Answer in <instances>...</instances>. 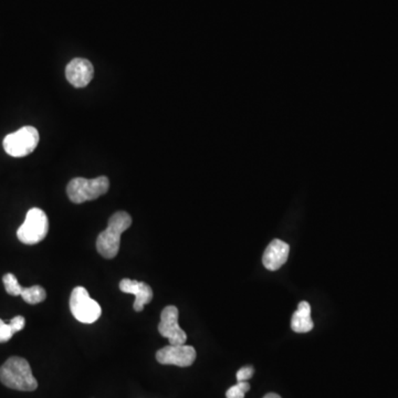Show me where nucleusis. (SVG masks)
<instances>
[{
  "label": "nucleus",
  "mask_w": 398,
  "mask_h": 398,
  "mask_svg": "<svg viewBox=\"0 0 398 398\" xmlns=\"http://www.w3.org/2000/svg\"><path fill=\"white\" fill-rule=\"evenodd\" d=\"M0 382L6 388L22 392H32L38 388L37 380L27 360L18 356L8 358L0 367Z\"/></svg>",
  "instance_id": "1"
},
{
  "label": "nucleus",
  "mask_w": 398,
  "mask_h": 398,
  "mask_svg": "<svg viewBox=\"0 0 398 398\" xmlns=\"http://www.w3.org/2000/svg\"><path fill=\"white\" fill-rule=\"evenodd\" d=\"M132 224V217L125 211H118L111 216L107 229L96 239V249L102 257L113 259L120 250L121 236Z\"/></svg>",
  "instance_id": "2"
},
{
  "label": "nucleus",
  "mask_w": 398,
  "mask_h": 398,
  "mask_svg": "<svg viewBox=\"0 0 398 398\" xmlns=\"http://www.w3.org/2000/svg\"><path fill=\"white\" fill-rule=\"evenodd\" d=\"M109 187L110 182L105 176L96 177L93 179L77 177L68 184L67 194L72 203L82 204L105 195Z\"/></svg>",
  "instance_id": "3"
},
{
  "label": "nucleus",
  "mask_w": 398,
  "mask_h": 398,
  "mask_svg": "<svg viewBox=\"0 0 398 398\" xmlns=\"http://www.w3.org/2000/svg\"><path fill=\"white\" fill-rule=\"evenodd\" d=\"M48 231L46 213L40 208H32L28 211L24 224L17 230V237L24 245H37L46 238Z\"/></svg>",
  "instance_id": "4"
},
{
  "label": "nucleus",
  "mask_w": 398,
  "mask_h": 398,
  "mask_svg": "<svg viewBox=\"0 0 398 398\" xmlns=\"http://www.w3.org/2000/svg\"><path fill=\"white\" fill-rule=\"evenodd\" d=\"M39 143V133L33 126H24L3 139V148L13 158L29 155Z\"/></svg>",
  "instance_id": "5"
},
{
  "label": "nucleus",
  "mask_w": 398,
  "mask_h": 398,
  "mask_svg": "<svg viewBox=\"0 0 398 398\" xmlns=\"http://www.w3.org/2000/svg\"><path fill=\"white\" fill-rule=\"evenodd\" d=\"M70 310L81 323H94L101 316L102 309L83 286L73 289L70 297Z\"/></svg>",
  "instance_id": "6"
},
{
  "label": "nucleus",
  "mask_w": 398,
  "mask_h": 398,
  "mask_svg": "<svg viewBox=\"0 0 398 398\" xmlns=\"http://www.w3.org/2000/svg\"><path fill=\"white\" fill-rule=\"evenodd\" d=\"M158 332L169 339L171 345H183L187 341V335L179 326L178 309L174 305H169L162 311Z\"/></svg>",
  "instance_id": "7"
},
{
  "label": "nucleus",
  "mask_w": 398,
  "mask_h": 398,
  "mask_svg": "<svg viewBox=\"0 0 398 398\" xmlns=\"http://www.w3.org/2000/svg\"><path fill=\"white\" fill-rule=\"evenodd\" d=\"M156 360L163 365L188 367L195 362L196 350L190 345L169 344L156 353Z\"/></svg>",
  "instance_id": "8"
},
{
  "label": "nucleus",
  "mask_w": 398,
  "mask_h": 398,
  "mask_svg": "<svg viewBox=\"0 0 398 398\" xmlns=\"http://www.w3.org/2000/svg\"><path fill=\"white\" fill-rule=\"evenodd\" d=\"M94 68L86 59L77 58L70 61L66 68V77L75 88H84L93 79Z\"/></svg>",
  "instance_id": "9"
},
{
  "label": "nucleus",
  "mask_w": 398,
  "mask_h": 398,
  "mask_svg": "<svg viewBox=\"0 0 398 398\" xmlns=\"http://www.w3.org/2000/svg\"><path fill=\"white\" fill-rule=\"evenodd\" d=\"M289 252L290 247L288 243L280 239H275L266 248L265 254L262 257V263L268 270H278L288 260Z\"/></svg>",
  "instance_id": "10"
},
{
  "label": "nucleus",
  "mask_w": 398,
  "mask_h": 398,
  "mask_svg": "<svg viewBox=\"0 0 398 398\" xmlns=\"http://www.w3.org/2000/svg\"><path fill=\"white\" fill-rule=\"evenodd\" d=\"M120 290L124 293L135 296L134 310L137 312L143 311L145 305H148L153 299L152 288L145 282H139V281L132 280V279H123L120 282Z\"/></svg>",
  "instance_id": "11"
},
{
  "label": "nucleus",
  "mask_w": 398,
  "mask_h": 398,
  "mask_svg": "<svg viewBox=\"0 0 398 398\" xmlns=\"http://www.w3.org/2000/svg\"><path fill=\"white\" fill-rule=\"evenodd\" d=\"M311 307L307 301H301L291 319V328L296 333H307L313 329Z\"/></svg>",
  "instance_id": "12"
},
{
  "label": "nucleus",
  "mask_w": 398,
  "mask_h": 398,
  "mask_svg": "<svg viewBox=\"0 0 398 398\" xmlns=\"http://www.w3.org/2000/svg\"><path fill=\"white\" fill-rule=\"evenodd\" d=\"M22 299L29 305H38L43 303L46 299V290L40 286H32L29 288H22Z\"/></svg>",
  "instance_id": "13"
},
{
  "label": "nucleus",
  "mask_w": 398,
  "mask_h": 398,
  "mask_svg": "<svg viewBox=\"0 0 398 398\" xmlns=\"http://www.w3.org/2000/svg\"><path fill=\"white\" fill-rule=\"evenodd\" d=\"M3 282L7 293L14 296V297L22 294V286H20L16 277L13 273H7V275H3Z\"/></svg>",
  "instance_id": "14"
},
{
  "label": "nucleus",
  "mask_w": 398,
  "mask_h": 398,
  "mask_svg": "<svg viewBox=\"0 0 398 398\" xmlns=\"http://www.w3.org/2000/svg\"><path fill=\"white\" fill-rule=\"evenodd\" d=\"M249 390H250V385L248 382H238L227 390L226 397L245 398V395Z\"/></svg>",
  "instance_id": "15"
},
{
  "label": "nucleus",
  "mask_w": 398,
  "mask_h": 398,
  "mask_svg": "<svg viewBox=\"0 0 398 398\" xmlns=\"http://www.w3.org/2000/svg\"><path fill=\"white\" fill-rule=\"evenodd\" d=\"M15 335L14 330L10 324H7L0 319V343L8 342L9 339Z\"/></svg>",
  "instance_id": "16"
},
{
  "label": "nucleus",
  "mask_w": 398,
  "mask_h": 398,
  "mask_svg": "<svg viewBox=\"0 0 398 398\" xmlns=\"http://www.w3.org/2000/svg\"><path fill=\"white\" fill-rule=\"evenodd\" d=\"M254 374V369L252 367H245L237 372V381L238 382H247L250 380Z\"/></svg>",
  "instance_id": "17"
},
{
  "label": "nucleus",
  "mask_w": 398,
  "mask_h": 398,
  "mask_svg": "<svg viewBox=\"0 0 398 398\" xmlns=\"http://www.w3.org/2000/svg\"><path fill=\"white\" fill-rule=\"evenodd\" d=\"M9 324H10L13 330H14L15 333H17V332L22 331V330L24 329V326H26V320H24V316H15L14 319H11Z\"/></svg>",
  "instance_id": "18"
},
{
  "label": "nucleus",
  "mask_w": 398,
  "mask_h": 398,
  "mask_svg": "<svg viewBox=\"0 0 398 398\" xmlns=\"http://www.w3.org/2000/svg\"><path fill=\"white\" fill-rule=\"evenodd\" d=\"M263 398H281V397L280 396L278 395V394L269 393L267 394V395H266L265 397Z\"/></svg>",
  "instance_id": "19"
}]
</instances>
